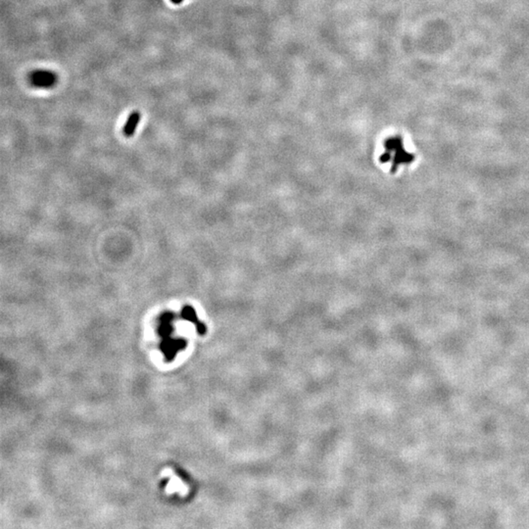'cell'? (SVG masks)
I'll return each mask as SVG.
<instances>
[{"mask_svg":"<svg viewBox=\"0 0 529 529\" xmlns=\"http://www.w3.org/2000/svg\"><path fill=\"white\" fill-rule=\"evenodd\" d=\"M181 317L186 319V320H189L191 322H194L195 324L199 323L200 321H198V318H197V315L195 313V310L192 308L191 306H185L184 308L182 309L181 311Z\"/></svg>","mask_w":529,"mask_h":529,"instance_id":"277c9868","label":"cell"},{"mask_svg":"<svg viewBox=\"0 0 529 529\" xmlns=\"http://www.w3.org/2000/svg\"><path fill=\"white\" fill-rule=\"evenodd\" d=\"M139 121H140V113L137 112V111H134L132 112V114L130 115L126 125L124 126V129H123V133L124 135H126L127 137H131L134 132L136 131V128L139 124Z\"/></svg>","mask_w":529,"mask_h":529,"instance_id":"3957f363","label":"cell"},{"mask_svg":"<svg viewBox=\"0 0 529 529\" xmlns=\"http://www.w3.org/2000/svg\"><path fill=\"white\" fill-rule=\"evenodd\" d=\"M33 75L35 77L33 84L37 87H51L54 84L55 77L50 72L39 71V72L34 73Z\"/></svg>","mask_w":529,"mask_h":529,"instance_id":"7a4b0ae2","label":"cell"},{"mask_svg":"<svg viewBox=\"0 0 529 529\" xmlns=\"http://www.w3.org/2000/svg\"><path fill=\"white\" fill-rule=\"evenodd\" d=\"M172 1H173V2H174V3H176V4H178V3H180V2H182V0H172Z\"/></svg>","mask_w":529,"mask_h":529,"instance_id":"5b68a950","label":"cell"},{"mask_svg":"<svg viewBox=\"0 0 529 529\" xmlns=\"http://www.w3.org/2000/svg\"><path fill=\"white\" fill-rule=\"evenodd\" d=\"M385 152L380 157L381 163H391V172L395 173L402 165L411 164L415 155L406 151L401 136H390L384 141Z\"/></svg>","mask_w":529,"mask_h":529,"instance_id":"6da1fadb","label":"cell"}]
</instances>
